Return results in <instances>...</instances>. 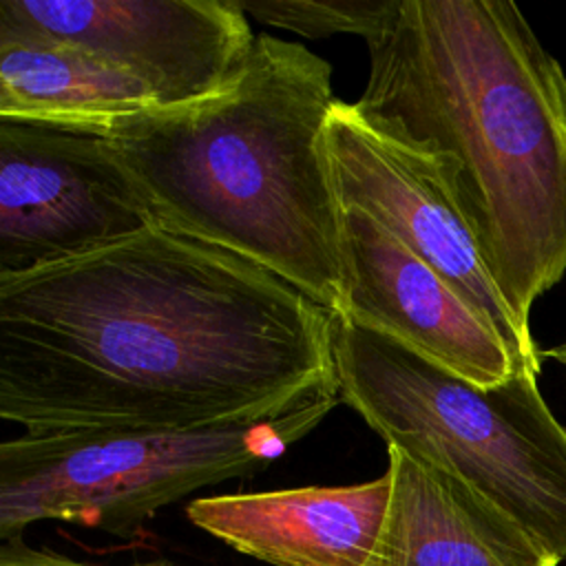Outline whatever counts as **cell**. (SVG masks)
I'll list each match as a JSON object with an SVG mask.
<instances>
[{
	"label": "cell",
	"mask_w": 566,
	"mask_h": 566,
	"mask_svg": "<svg viewBox=\"0 0 566 566\" xmlns=\"http://www.w3.org/2000/svg\"><path fill=\"white\" fill-rule=\"evenodd\" d=\"M334 314L153 223L0 276V418L24 433L195 429L338 391Z\"/></svg>",
	"instance_id": "1"
},
{
	"label": "cell",
	"mask_w": 566,
	"mask_h": 566,
	"mask_svg": "<svg viewBox=\"0 0 566 566\" xmlns=\"http://www.w3.org/2000/svg\"><path fill=\"white\" fill-rule=\"evenodd\" d=\"M352 104L424 155L515 321L566 274V73L511 0H394Z\"/></svg>",
	"instance_id": "2"
},
{
	"label": "cell",
	"mask_w": 566,
	"mask_h": 566,
	"mask_svg": "<svg viewBox=\"0 0 566 566\" xmlns=\"http://www.w3.org/2000/svg\"><path fill=\"white\" fill-rule=\"evenodd\" d=\"M334 104L323 57L256 35L219 93L122 117L102 137L157 223L268 268L336 314L343 208L325 144Z\"/></svg>",
	"instance_id": "3"
},
{
	"label": "cell",
	"mask_w": 566,
	"mask_h": 566,
	"mask_svg": "<svg viewBox=\"0 0 566 566\" xmlns=\"http://www.w3.org/2000/svg\"><path fill=\"white\" fill-rule=\"evenodd\" d=\"M332 352L340 402L387 447L458 475L566 559V429L537 371L473 385L340 316Z\"/></svg>",
	"instance_id": "4"
},
{
	"label": "cell",
	"mask_w": 566,
	"mask_h": 566,
	"mask_svg": "<svg viewBox=\"0 0 566 566\" xmlns=\"http://www.w3.org/2000/svg\"><path fill=\"white\" fill-rule=\"evenodd\" d=\"M340 402L321 391L287 409L195 429L22 433L0 444V539L38 522L133 537L164 506L263 471Z\"/></svg>",
	"instance_id": "5"
},
{
	"label": "cell",
	"mask_w": 566,
	"mask_h": 566,
	"mask_svg": "<svg viewBox=\"0 0 566 566\" xmlns=\"http://www.w3.org/2000/svg\"><path fill=\"white\" fill-rule=\"evenodd\" d=\"M157 223L102 135L0 119V276L57 263Z\"/></svg>",
	"instance_id": "6"
},
{
	"label": "cell",
	"mask_w": 566,
	"mask_h": 566,
	"mask_svg": "<svg viewBox=\"0 0 566 566\" xmlns=\"http://www.w3.org/2000/svg\"><path fill=\"white\" fill-rule=\"evenodd\" d=\"M0 27L77 46L159 106L219 93L256 40L239 0H0Z\"/></svg>",
	"instance_id": "7"
},
{
	"label": "cell",
	"mask_w": 566,
	"mask_h": 566,
	"mask_svg": "<svg viewBox=\"0 0 566 566\" xmlns=\"http://www.w3.org/2000/svg\"><path fill=\"white\" fill-rule=\"evenodd\" d=\"M325 144L340 206L360 208L431 265L528 369L542 374V349L515 321L433 164L376 130L343 99L327 117Z\"/></svg>",
	"instance_id": "8"
},
{
	"label": "cell",
	"mask_w": 566,
	"mask_h": 566,
	"mask_svg": "<svg viewBox=\"0 0 566 566\" xmlns=\"http://www.w3.org/2000/svg\"><path fill=\"white\" fill-rule=\"evenodd\" d=\"M340 208L343 301L334 316L378 332L473 385L491 387L528 369L431 265L360 208Z\"/></svg>",
	"instance_id": "9"
},
{
	"label": "cell",
	"mask_w": 566,
	"mask_h": 566,
	"mask_svg": "<svg viewBox=\"0 0 566 566\" xmlns=\"http://www.w3.org/2000/svg\"><path fill=\"white\" fill-rule=\"evenodd\" d=\"M391 475L345 486H296L197 497L188 520L272 566H376Z\"/></svg>",
	"instance_id": "10"
},
{
	"label": "cell",
	"mask_w": 566,
	"mask_h": 566,
	"mask_svg": "<svg viewBox=\"0 0 566 566\" xmlns=\"http://www.w3.org/2000/svg\"><path fill=\"white\" fill-rule=\"evenodd\" d=\"M391 497L376 566H557L515 520L458 475L387 447Z\"/></svg>",
	"instance_id": "11"
},
{
	"label": "cell",
	"mask_w": 566,
	"mask_h": 566,
	"mask_svg": "<svg viewBox=\"0 0 566 566\" xmlns=\"http://www.w3.org/2000/svg\"><path fill=\"white\" fill-rule=\"evenodd\" d=\"M157 106L142 82L104 60L0 27V119L104 135L122 117Z\"/></svg>",
	"instance_id": "12"
},
{
	"label": "cell",
	"mask_w": 566,
	"mask_h": 566,
	"mask_svg": "<svg viewBox=\"0 0 566 566\" xmlns=\"http://www.w3.org/2000/svg\"><path fill=\"white\" fill-rule=\"evenodd\" d=\"M245 15L307 38L356 33L369 42L385 24L394 0H239Z\"/></svg>",
	"instance_id": "13"
},
{
	"label": "cell",
	"mask_w": 566,
	"mask_h": 566,
	"mask_svg": "<svg viewBox=\"0 0 566 566\" xmlns=\"http://www.w3.org/2000/svg\"><path fill=\"white\" fill-rule=\"evenodd\" d=\"M0 566H102V564H86L53 551L33 548L22 537H13L0 544ZM126 566H184L170 559H150V562H133Z\"/></svg>",
	"instance_id": "14"
},
{
	"label": "cell",
	"mask_w": 566,
	"mask_h": 566,
	"mask_svg": "<svg viewBox=\"0 0 566 566\" xmlns=\"http://www.w3.org/2000/svg\"><path fill=\"white\" fill-rule=\"evenodd\" d=\"M542 358H551V360H557V363H559V365L566 369V338H564L559 345L544 349V352H542Z\"/></svg>",
	"instance_id": "15"
}]
</instances>
